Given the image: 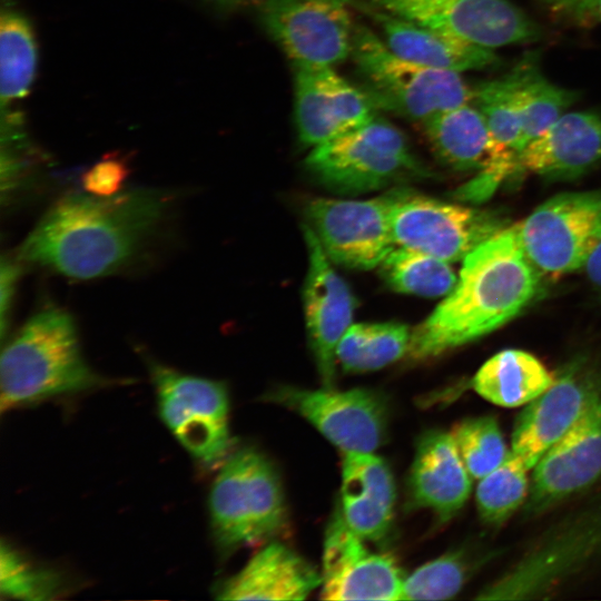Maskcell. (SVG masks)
<instances>
[{
  "instance_id": "1",
  "label": "cell",
  "mask_w": 601,
  "mask_h": 601,
  "mask_svg": "<svg viewBox=\"0 0 601 601\" xmlns=\"http://www.w3.org/2000/svg\"><path fill=\"white\" fill-rule=\"evenodd\" d=\"M169 204L168 195L146 188L111 197L70 193L38 221L17 258L76 279L107 276L142 252Z\"/></svg>"
},
{
  "instance_id": "2",
  "label": "cell",
  "mask_w": 601,
  "mask_h": 601,
  "mask_svg": "<svg viewBox=\"0 0 601 601\" xmlns=\"http://www.w3.org/2000/svg\"><path fill=\"white\" fill-rule=\"evenodd\" d=\"M540 276L519 225L505 226L465 256L453 289L411 333L406 355L431 359L496 331L533 302Z\"/></svg>"
},
{
  "instance_id": "3",
  "label": "cell",
  "mask_w": 601,
  "mask_h": 601,
  "mask_svg": "<svg viewBox=\"0 0 601 601\" xmlns=\"http://www.w3.org/2000/svg\"><path fill=\"white\" fill-rule=\"evenodd\" d=\"M107 383L85 359L72 316L53 305L32 315L1 353L2 412Z\"/></svg>"
},
{
  "instance_id": "4",
  "label": "cell",
  "mask_w": 601,
  "mask_h": 601,
  "mask_svg": "<svg viewBox=\"0 0 601 601\" xmlns=\"http://www.w3.org/2000/svg\"><path fill=\"white\" fill-rule=\"evenodd\" d=\"M214 541L223 555L267 543L288 530L282 481L259 451L243 447L221 463L208 500Z\"/></svg>"
},
{
  "instance_id": "5",
  "label": "cell",
  "mask_w": 601,
  "mask_h": 601,
  "mask_svg": "<svg viewBox=\"0 0 601 601\" xmlns=\"http://www.w3.org/2000/svg\"><path fill=\"white\" fill-rule=\"evenodd\" d=\"M351 57L376 108L421 125L472 100V90L460 72L402 58L365 26L356 24Z\"/></svg>"
},
{
  "instance_id": "6",
  "label": "cell",
  "mask_w": 601,
  "mask_h": 601,
  "mask_svg": "<svg viewBox=\"0 0 601 601\" xmlns=\"http://www.w3.org/2000/svg\"><path fill=\"white\" fill-rule=\"evenodd\" d=\"M305 162L324 186L348 195L428 174L412 154L402 131L376 116L313 147Z\"/></svg>"
},
{
  "instance_id": "7",
  "label": "cell",
  "mask_w": 601,
  "mask_h": 601,
  "mask_svg": "<svg viewBox=\"0 0 601 601\" xmlns=\"http://www.w3.org/2000/svg\"><path fill=\"white\" fill-rule=\"evenodd\" d=\"M146 361L165 425L194 459L207 466L223 463L233 446L224 383Z\"/></svg>"
},
{
  "instance_id": "8",
  "label": "cell",
  "mask_w": 601,
  "mask_h": 601,
  "mask_svg": "<svg viewBox=\"0 0 601 601\" xmlns=\"http://www.w3.org/2000/svg\"><path fill=\"white\" fill-rule=\"evenodd\" d=\"M518 225L524 252L540 275L560 277L583 268L601 242V190L556 195Z\"/></svg>"
},
{
  "instance_id": "9",
  "label": "cell",
  "mask_w": 601,
  "mask_h": 601,
  "mask_svg": "<svg viewBox=\"0 0 601 601\" xmlns=\"http://www.w3.org/2000/svg\"><path fill=\"white\" fill-rule=\"evenodd\" d=\"M391 223L395 245L449 263L464 259L508 226L494 211L441 201L404 188L394 189Z\"/></svg>"
},
{
  "instance_id": "10",
  "label": "cell",
  "mask_w": 601,
  "mask_h": 601,
  "mask_svg": "<svg viewBox=\"0 0 601 601\" xmlns=\"http://www.w3.org/2000/svg\"><path fill=\"white\" fill-rule=\"evenodd\" d=\"M260 18L294 67H335L351 57L356 24L347 0H264Z\"/></svg>"
},
{
  "instance_id": "11",
  "label": "cell",
  "mask_w": 601,
  "mask_h": 601,
  "mask_svg": "<svg viewBox=\"0 0 601 601\" xmlns=\"http://www.w3.org/2000/svg\"><path fill=\"white\" fill-rule=\"evenodd\" d=\"M265 400L303 416L344 453H374L385 440L387 404L372 390L283 386L270 391Z\"/></svg>"
},
{
  "instance_id": "12",
  "label": "cell",
  "mask_w": 601,
  "mask_h": 601,
  "mask_svg": "<svg viewBox=\"0 0 601 601\" xmlns=\"http://www.w3.org/2000/svg\"><path fill=\"white\" fill-rule=\"evenodd\" d=\"M394 190L366 200L314 198L305 213L329 260L371 269L395 248L391 214Z\"/></svg>"
},
{
  "instance_id": "13",
  "label": "cell",
  "mask_w": 601,
  "mask_h": 601,
  "mask_svg": "<svg viewBox=\"0 0 601 601\" xmlns=\"http://www.w3.org/2000/svg\"><path fill=\"white\" fill-rule=\"evenodd\" d=\"M392 16L493 49L533 41L536 26L509 0H365Z\"/></svg>"
},
{
  "instance_id": "14",
  "label": "cell",
  "mask_w": 601,
  "mask_h": 601,
  "mask_svg": "<svg viewBox=\"0 0 601 601\" xmlns=\"http://www.w3.org/2000/svg\"><path fill=\"white\" fill-rule=\"evenodd\" d=\"M601 395V377L588 361L577 359L554 372L552 384L524 405L515 420L511 452L532 470Z\"/></svg>"
},
{
  "instance_id": "15",
  "label": "cell",
  "mask_w": 601,
  "mask_h": 601,
  "mask_svg": "<svg viewBox=\"0 0 601 601\" xmlns=\"http://www.w3.org/2000/svg\"><path fill=\"white\" fill-rule=\"evenodd\" d=\"M601 554V511L554 531L476 599L514 600L541 594Z\"/></svg>"
},
{
  "instance_id": "16",
  "label": "cell",
  "mask_w": 601,
  "mask_h": 601,
  "mask_svg": "<svg viewBox=\"0 0 601 601\" xmlns=\"http://www.w3.org/2000/svg\"><path fill=\"white\" fill-rule=\"evenodd\" d=\"M338 509L323 544L321 598L324 600H402L404 577L385 553L370 550Z\"/></svg>"
},
{
  "instance_id": "17",
  "label": "cell",
  "mask_w": 601,
  "mask_h": 601,
  "mask_svg": "<svg viewBox=\"0 0 601 601\" xmlns=\"http://www.w3.org/2000/svg\"><path fill=\"white\" fill-rule=\"evenodd\" d=\"M295 122L300 141L316 147L371 120L377 109L364 89L334 67H294Z\"/></svg>"
},
{
  "instance_id": "18",
  "label": "cell",
  "mask_w": 601,
  "mask_h": 601,
  "mask_svg": "<svg viewBox=\"0 0 601 601\" xmlns=\"http://www.w3.org/2000/svg\"><path fill=\"white\" fill-rule=\"evenodd\" d=\"M304 236L308 252L303 292L306 328L324 387H334L336 348L352 325L355 299L307 225L304 226Z\"/></svg>"
},
{
  "instance_id": "19",
  "label": "cell",
  "mask_w": 601,
  "mask_h": 601,
  "mask_svg": "<svg viewBox=\"0 0 601 601\" xmlns=\"http://www.w3.org/2000/svg\"><path fill=\"white\" fill-rule=\"evenodd\" d=\"M600 476L601 395L534 466L526 512H542Z\"/></svg>"
},
{
  "instance_id": "20",
  "label": "cell",
  "mask_w": 601,
  "mask_h": 601,
  "mask_svg": "<svg viewBox=\"0 0 601 601\" xmlns=\"http://www.w3.org/2000/svg\"><path fill=\"white\" fill-rule=\"evenodd\" d=\"M422 126L436 157L453 169H479L500 185L519 168V156L494 139L473 104L440 112Z\"/></svg>"
},
{
  "instance_id": "21",
  "label": "cell",
  "mask_w": 601,
  "mask_h": 601,
  "mask_svg": "<svg viewBox=\"0 0 601 601\" xmlns=\"http://www.w3.org/2000/svg\"><path fill=\"white\" fill-rule=\"evenodd\" d=\"M470 475L451 432L432 430L418 440L407 481V505L451 520L466 503Z\"/></svg>"
},
{
  "instance_id": "22",
  "label": "cell",
  "mask_w": 601,
  "mask_h": 601,
  "mask_svg": "<svg viewBox=\"0 0 601 601\" xmlns=\"http://www.w3.org/2000/svg\"><path fill=\"white\" fill-rule=\"evenodd\" d=\"M601 162V114H563L533 139L519 157V168L564 179L578 177Z\"/></svg>"
},
{
  "instance_id": "23",
  "label": "cell",
  "mask_w": 601,
  "mask_h": 601,
  "mask_svg": "<svg viewBox=\"0 0 601 601\" xmlns=\"http://www.w3.org/2000/svg\"><path fill=\"white\" fill-rule=\"evenodd\" d=\"M395 483L387 463L374 453L345 452L339 510L366 541L383 540L392 525Z\"/></svg>"
},
{
  "instance_id": "24",
  "label": "cell",
  "mask_w": 601,
  "mask_h": 601,
  "mask_svg": "<svg viewBox=\"0 0 601 601\" xmlns=\"http://www.w3.org/2000/svg\"><path fill=\"white\" fill-rule=\"evenodd\" d=\"M322 574L284 543H266L217 591L220 600H304L321 587Z\"/></svg>"
},
{
  "instance_id": "25",
  "label": "cell",
  "mask_w": 601,
  "mask_h": 601,
  "mask_svg": "<svg viewBox=\"0 0 601 601\" xmlns=\"http://www.w3.org/2000/svg\"><path fill=\"white\" fill-rule=\"evenodd\" d=\"M364 4L363 11L372 17L382 31L381 38L402 58L460 73L482 69L497 61L492 49Z\"/></svg>"
},
{
  "instance_id": "26",
  "label": "cell",
  "mask_w": 601,
  "mask_h": 601,
  "mask_svg": "<svg viewBox=\"0 0 601 601\" xmlns=\"http://www.w3.org/2000/svg\"><path fill=\"white\" fill-rule=\"evenodd\" d=\"M554 373L534 355L509 348L490 357L475 373L473 390L503 407L526 405L553 382Z\"/></svg>"
},
{
  "instance_id": "27",
  "label": "cell",
  "mask_w": 601,
  "mask_h": 601,
  "mask_svg": "<svg viewBox=\"0 0 601 601\" xmlns=\"http://www.w3.org/2000/svg\"><path fill=\"white\" fill-rule=\"evenodd\" d=\"M38 68V45L27 16L12 4H3L0 18L1 114L17 112L13 107L30 92Z\"/></svg>"
},
{
  "instance_id": "28",
  "label": "cell",
  "mask_w": 601,
  "mask_h": 601,
  "mask_svg": "<svg viewBox=\"0 0 601 601\" xmlns=\"http://www.w3.org/2000/svg\"><path fill=\"white\" fill-rule=\"evenodd\" d=\"M410 339L401 323L352 324L337 345L336 361L347 373L376 371L406 355Z\"/></svg>"
},
{
  "instance_id": "29",
  "label": "cell",
  "mask_w": 601,
  "mask_h": 601,
  "mask_svg": "<svg viewBox=\"0 0 601 601\" xmlns=\"http://www.w3.org/2000/svg\"><path fill=\"white\" fill-rule=\"evenodd\" d=\"M378 267L391 288L422 297L446 296L457 280L449 262L401 246Z\"/></svg>"
},
{
  "instance_id": "30",
  "label": "cell",
  "mask_w": 601,
  "mask_h": 601,
  "mask_svg": "<svg viewBox=\"0 0 601 601\" xmlns=\"http://www.w3.org/2000/svg\"><path fill=\"white\" fill-rule=\"evenodd\" d=\"M521 135L519 157L533 139L552 126L575 100V93L551 83L532 62L518 66Z\"/></svg>"
},
{
  "instance_id": "31",
  "label": "cell",
  "mask_w": 601,
  "mask_h": 601,
  "mask_svg": "<svg viewBox=\"0 0 601 601\" xmlns=\"http://www.w3.org/2000/svg\"><path fill=\"white\" fill-rule=\"evenodd\" d=\"M520 75L518 66L508 75L479 83L471 102L484 117L494 139L519 156L521 135Z\"/></svg>"
},
{
  "instance_id": "32",
  "label": "cell",
  "mask_w": 601,
  "mask_h": 601,
  "mask_svg": "<svg viewBox=\"0 0 601 601\" xmlns=\"http://www.w3.org/2000/svg\"><path fill=\"white\" fill-rule=\"evenodd\" d=\"M530 470L511 452L502 464L479 480L475 499L484 523L500 525L523 504L530 491Z\"/></svg>"
},
{
  "instance_id": "33",
  "label": "cell",
  "mask_w": 601,
  "mask_h": 601,
  "mask_svg": "<svg viewBox=\"0 0 601 601\" xmlns=\"http://www.w3.org/2000/svg\"><path fill=\"white\" fill-rule=\"evenodd\" d=\"M451 433L472 479H482L511 453L494 416L465 418Z\"/></svg>"
},
{
  "instance_id": "34",
  "label": "cell",
  "mask_w": 601,
  "mask_h": 601,
  "mask_svg": "<svg viewBox=\"0 0 601 601\" xmlns=\"http://www.w3.org/2000/svg\"><path fill=\"white\" fill-rule=\"evenodd\" d=\"M472 568V559L463 550L439 556L404 578L402 600L452 599L467 582Z\"/></svg>"
},
{
  "instance_id": "35",
  "label": "cell",
  "mask_w": 601,
  "mask_h": 601,
  "mask_svg": "<svg viewBox=\"0 0 601 601\" xmlns=\"http://www.w3.org/2000/svg\"><path fill=\"white\" fill-rule=\"evenodd\" d=\"M63 579L52 569L31 562L6 541L0 549V592L11 599L45 601L58 598Z\"/></svg>"
},
{
  "instance_id": "36",
  "label": "cell",
  "mask_w": 601,
  "mask_h": 601,
  "mask_svg": "<svg viewBox=\"0 0 601 601\" xmlns=\"http://www.w3.org/2000/svg\"><path fill=\"white\" fill-rule=\"evenodd\" d=\"M130 174L125 156L109 154L81 176V186L90 195L111 197L119 194Z\"/></svg>"
},
{
  "instance_id": "37",
  "label": "cell",
  "mask_w": 601,
  "mask_h": 601,
  "mask_svg": "<svg viewBox=\"0 0 601 601\" xmlns=\"http://www.w3.org/2000/svg\"><path fill=\"white\" fill-rule=\"evenodd\" d=\"M20 260L9 256H2L0 267V327L1 336L6 334V328L9 323L12 300L17 289V283L21 273Z\"/></svg>"
},
{
  "instance_id": "38",
  "label": "cell",
  "mask_w": 601,
  "mask_h": 601,
  "mask_svg": "<svg viewBox=\"0 0 601 601\" xmlns=\"http://www.w3.org/2000/svg\"><path fill=\"white\" fill-rule=\"evenodd\" d=\"M556 8L574 13L579 17L587 16L597 9V0H549Z\"/></svg>"
},
{
  "instance_id": "39",
  "label": "cell",
  "mask_w": 601,
  "mask_h": 601,
  "mask_svg": "<svg viewBox=\"0 0 601 601\" xmlns=\"http://www.w3.org/2000/svg\"><path fill=\"white\" fill-rule=\"evenodd\" d=\"M583 269L590 282L601 290V242L588 257Z\"/></svg>"
},
{
  "instance_id": "40",
  "label": "cell",
  "mask_w": 601,
  "mask_h": 601,
  "mask_svg": "<svg viewBox=\"0 0 601 601\" xmlns=\"http://www.w3.org/2000/svg\"><path fill=\"white\" fill-rule=\"evenodd\" d=\"M597 9L601 16V0H597Z\"/></svg>"
},
{
  "instance_id": "41",
  "label": "cell",
  "mask_w": 601,
  "mask_h": 601,
  "mask_svg": "<svg viewBox=\"0 0 601 601\" xmlns=\"http://www.w3.org/2000/svg\"><path fill=\"white\" fill-rule=\"evenodd\" d=\"M216 1L226 2V1H233V0H216Z\"/></svg>"
}]
</instances>
